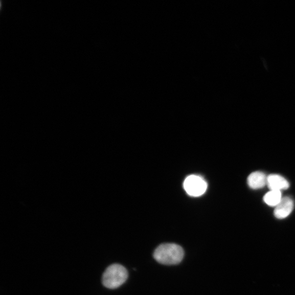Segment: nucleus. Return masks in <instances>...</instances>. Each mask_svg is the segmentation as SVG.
Listing matches in <instances>:
<instances>
[{"mask_svg": "<svg viewBox=\"0 0 295 295\" xmlns=\"http://www.w3.org/2000/svg\"><path fill=\"white\" fill-rule=\"evenodd\" d=\"M128 278L127 269L120 264L109 266L103 273L102 284L106 288L115 289L122 285Z\"/></svg>", "mask_w": 295, "mask_h": 295, "instance_id": "f03ea898", "label": "nucleus"}, {"mask_svg": "<svg viewBox=\"0 0 295 295\" xmlns=\"http://www.w3.org/2000/svg\"><path fill=\"white\" fill-rule=\"evenodd\" d=\"M153 257L155 260L164 265L179 264L185 257L182 247L174 243H164L159 245L155 250Z\"/></svg>", "mask_w": 295, "mask_h": 295, "instance_id": "f257e3e1", "label": "nucleus"}, {"mask_svg": "<svg viewBox=\"0 0 295 295\" xmlns=\"http://www.w3.org/2000/svg\"><path fill=\"white\" fill-rule=\"evenodd\" d=\"M270 190L281 191L289 187V183L280 175L270 174L267 176V184Z\"/></svg>", "mask_w": 295, "mask_h": 295, "instance_id": "39448f33", "label": "nucleus"}, {"mask_svg": "<svg viewBox=\"0 0 295 295\" xmlns=\"http://www.w3.org/2000/svg\"><path fill=\"white\" fill-rule=\"evenodd\" d=\"M186 192L190 196L197 197L203 195L207 188L206 181L201 177L191 175L184 182Z\"/></svg>", "mask_w": 295, "mask_h": 295, "instance_id": "7ed1b4c3", "label": "nucleus"}, {"mask_svg": "<svg viewBox=\"0 0 295 295\" xmlns=\"http://www.w3.org/2000/svg\"><path fill=\"white\" fill-rule=\"evenodd\" d=\"M281 191L270 190L264 197V202L269 206L276 207L282 200Z\"/></svg>", "mask_w": 295, "mask_h": 295, "instance_id": "0eeeda50", "label": "nucleus"}, {"mask_svg": "<svg viewBox=\"0 0 295 295\" xmlns=\"http://www.w3.org/2000/svg\"><path fill=\"white\" fill-rule=\"evenodd\" d=\"M293 209V202L289 197L282 198L280 203L276 207L274 211L275 217L280 219L288 217Z\"/></svg>", "mask_w": 295, "mask_h": 295, "instance_id": "20e7f679", "label": "nucleus"}, {"mask_svg": "<svg viewBox=\"0 0 295 295\" xmlns=\"http://www.w3.org/2000/svg\"><path fill=\"white\" fill-rule=\"evenodd\" d=\"M249 186L254 189L264 187L267 184V177L262 172L257 171L251 173L248 178Z\"/></svg>", "mask_w": 295, "mask_h": 295, "instance_id": "423d86ee", "label": "nucleus"}]
</instances>
